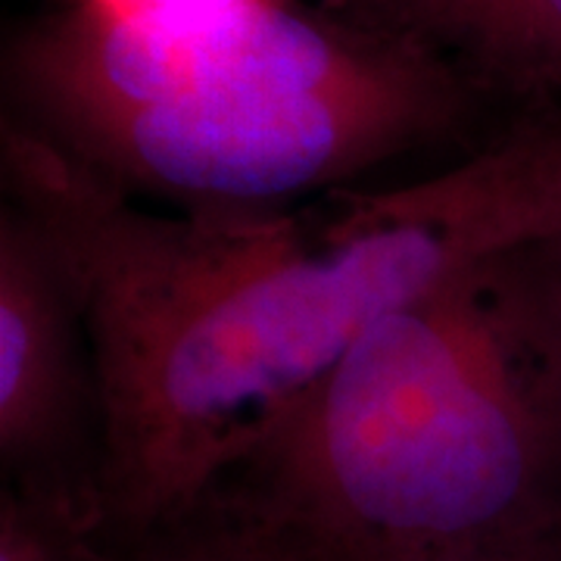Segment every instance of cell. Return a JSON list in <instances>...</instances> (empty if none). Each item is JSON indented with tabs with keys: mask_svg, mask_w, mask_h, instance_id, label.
Returning <instances> with one entry per match:
<instances>
[{
	"mask_svg": "<svg viewBox=\"0 0 561 561\" xmlns=\"http://www.w3.org/2000/svg\"><path fill=\"white\" fill-rule=\"evenodd\" d=\"M3 184L76 287L103 508L138 542L191 518L371 324L490 256L561 241V110L518 113L443 172L300 213H157L10 119Z\"/></svg>",
	"mask_w": 561,
	"mask_h": 561,
	"instance_id": "cell-1",
	"label": "cell"
},
{
	"mask_svg": "<svg viewBox=\"0 0 561 561\" xmlns=\"http://www.w3.org/2000/svg\"><path fill=\"white\" fill-rule=\"evenodd\" d=\"M135 561H268L241 527L216 512L191 518L135 542Z\"/></svg>",
	"mask_w": 561,
	"mask_h": 561,
	"instance_id": "cell-7",
	"label": "cell"
},
{
	"mask_svg": "<svg viewBox=\"0 0 561 561\" xmlns=\"http://www.w3.org/2000/svg\"><path fill=\"white\" fill-rule=\"evenodd\" d=\"M0 561H135L98 496L7 483L0 500Z\"/></svg>",
	"mask_w": 561,
	"mask_h": 561,
	"instance_id": "cell-6",
	"label": "cell"
},
{
	"mask_svg": "<svg viewBox=\"0 0 561 561\" xmlns=\"http://www.w3.org/2000/svg\"><path fill=\"white\" fill-rule=\"evenodd\" d=\"M0 459L16 486L101 496L103 412L76 287L47 231L0 213Z\"/></svg>",
	"mask_w": 561,
	"mask_h": 561,
	"instance_id": "cell-4",
	"label": "cell"
},
{
	"mask_svg": "<svg viewBox=\"0 0 561 561\" xmlns=\"http://www.w3.org/2000/svg\"><path fill=\"white\" fill-rule=\"evenodd\" d=\"M356 20L434 50L483 98L561 110V0H346Z\"/></svg>",
	"mask_w": 561,
	"mask_h": 561,
	"instance_id": "cell-5",
	"label": "cell"
},
{
	"mask_svg": "<svg viewBox=\"0 0 561 561\" xmlns=\"http://www.w3.org/2000/svg\"><path fill=\"white\" fill-rule=\"evenodd\" d=\"M556 561H561V534H559V542H556Z\"/></svg>",
	"mask_w": 561,
	"mask_h": 561,
	"instance_id": "cell-10",
	"label": "cell"
},
{
	"mask_svg": "<svg viewBox=\"0 0 561 561\" xmlns=\"http://www.w3.org/2000/svg\"><path fill=\"white\" fill-rule=\"evenodd\" d=\"M13 119L128 197L275 209L456 135L481 94L434 50L250 0L187 20L69 7L3 50Z\"/></svg>",
	"mask_w": 561,
	"mask_h": 561,
	"instance_id": "cell-3",
	"label": "cell"
},
{
	"mask_svg": "<svg viewBox=\"0 0 561 561\" xmlns=\"http://www.w3.org/2000/svg\"><path fill=\"white\" fill-rule=\"evenodd\" d=\"M250 0H76L88 13H98L106 20L122 22H157V20H187V16H206L231 10Z\"/></svg>",
	"mask_w": 561,
	"mask_h": 561,
	"instance_id": "cell-9",
	"label": "cell"
},
{
	"mask_svg": "<svg viewBox=\"0 0 561 561\" xmlns=\"http://www.w3.org/2000/svg\"><path fill=\"white\" fill-rule=\"evenodd\" d=\"M219 515V512H216ZM225 518V515H221ZM231 522V518H225ZM241 527L268 561H556V556H500V552H397V549H356V546H328V542L275 537L265 530Z\"/></svg>",
	"mask_w": 561,
	"mask_h": 561,
	"instance_id": "cell-8",
	"label": "cell"
},
{
	"mask_svg": "<svg viewBox=\"0 0 561 561\" xmlns=\"http://www.w3.org/2000/svg\"><path fill=\"white\" fill-rule=\"evenodd\" d=\"M201 508L328 546L556 556L561 241L490 256L371 324Z\"/></svg>",
	"mask_w": 561,
	"mask_h": 561,
	"instance_id": "cell-2",
	"label": "cell"
}]
</instances>
